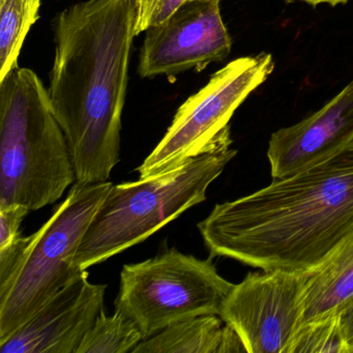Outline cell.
<instances>
[{"instance_id": "obj_12", "label": "cell", "mask_w": 353, "mask_h": 353, "mask_svg": "<svg viewBox=\"0 0 353 353\" xmlns=\"http://www.w3.org/2000/svg\"><path fill=\"white\" fill-rule=\"evenodd\" d=\"M353 301V230L322 265L310 274L301 326L340 316Z\"/></svg>"}, {"instance_id": "obj_4", "label": "cell", "mask_w": 353, "mask_h": 353, "mask_svg": "<svg viewBox=\"0 0 353 353\" xmlns=\"http://www.w3.org/2000/svg\"><path fill=\"white\" fill-rule=\"evenodd\" d=\"M236 154L230 146L219 148L168 172L112 185L76 254L78 268L102 263L205 201L208 187Z\"/></svg>"}, {"instance_id": "obj_21", "label": "cell", "mask_w": 353, "mask_h": 353, "mask_svg": "<svg viewBox=\"0 0 353 353\" xmlns=\"http://www.w3.org/2000/svg\"><path fill=\"white\" fill-rule=\"evenodd\" d=\"M340 326L345 342L353 353V301L341 312Z\"/></svg>"}, {"instance_id": "obj_10", "label": "cell", "mask_w": 353, "mask_h": 353, "mask_svg": "<svg viewBox=\"0 0 353 353\" xmlns=\"http://www.w3.org/2000/svg\"><path fill=\"white\" fill-rule=\"evenodd\" d=\"M106 287L90 283L83 270L30 321L0 343V352L76 353L104 307Z\"/></svg>"}, {"instance_id": "obj_8", "label": "cell", "mask_w": 353, "mask_h": 353, "mask_svg": "<svg viewBox=\"0 0 353 353\" xmlns=\"http://www.w3.org/2000/svg\"><path fill=\"white\" fill-rule=\"evenodd\" d=\"M311 272H250L232 287L219 316L234 328L247 353H291Z\"/></svg>"}, {"instance_id": "obj_17", "label": "cell", "mask_w": 353, "mask_h": 353, "mask_svg": "<svg viewBox=\"0 0 353 353\" xmlns=\"http://www.w3.org/2000/svg\"><path fill=\"white\" fill-rule=\"evenodd\" d=\"M185 0H138L135 34L168 18Z\"/></svg>"}, {"instance_id": "obj_1", "label": "cell", "mask_w": 353, "mask_h": 353, "mask_svg": "<svg viewBox=\"0 0 353 353\" xmlns=\"http://www.w3.org/2000/svg\"><path fill=\"white\" fill-rule=\"evenodd\" d=\"M212 256L311 272L353 230V142L336 156L233 201L198 224Z\"/></svg>"}, {"instance_id": "obj_15", "label": "cell", "mask_w": 353, "mask_h": 353, "mask_svg": "<svg viewBox=\"0 0 353 353\" xmlns=\"http://www.w3.org/2000/svg\"><path fill=\"white\" fill-rule=\"evenodd\" d=\"M143 340L138 326L127 316L119 311L108 316L102 310L76 353H132Z\"/></svg>"}, {"instance_id": "obj_5", "label": "cell", "mask_w": 353, "mask_h": 353, "mask_svg": "<svg viewBox=\"0 0 353 353\" xmlns=\"http://www.w3.org/2000/svg\"><path fill=\"white\" fill-rule=\"evenodd\" d=\"M112 183L73 185L67 199L32 235L21 259L0 284V343L30 321L83 270L76 254Z\"/></svg>"}, {"instance_id": "obj_3", "label": "cell", "mask_w": 353, "mask_h": 353, "mask_svg": "<svg viewBox=\"0 0 353 353\" xmlns=\"http://www.w3.org/2000/svg\"><path fill=\"white\" fill-rule=\"evenodd\" d=\"M76 173L48 88L28 68L0 81V206L55 203Z\"/></svg>"}, {"instance_id": "obj_11", "label": "cell", "mask_w": 353, "mask_h": 353, "mask_svg": "<svg viewBox=\"0 0 353 353\" xmlns=\"http://www.w3.org/2000/svg\"><path fill=\"white\" fill-rule=\"evenodd\" d=\"M353 142V81L307 119L270 136L268 159L272 179L320 164Z\"/></svg>"}, {"instance_id": "obj_9", "label": "cell", "mask_w": 353, "mask_h": 353, "mask_svg": "<svg viewBox=\"0 0 353 353\" xmlns=\"http://www.w3.org/2000/svg\"><path fill=\"white\" fill-rule=\"evenodd\" d=\"M220 3L221 0H185L168 18L148 28L140 49V77H171L227 59L232 40Z\"/></svg>"}, {"instance_id": "obj_20", "label": "cell", "mask_w": 353, "mask_h": 353, "mask_svg": "<svg viewBox=\"0 0 353 353\" xmlns=\"http://www.w3.org/2000/svg\"><path fill=\"white\" fill-rule=\"evenodd\" d=\"M247 352L245 345L234 328L225 323L219 353Z\"/></svg>"}, {"instance_id": "obj_7", "label": "cell", "mask_w": 353, "mask_h": 353, "mask_svg": "<svg viewBox=\"0 0 353 353\" xmlns=\"http://www.w3.org/2000/svg\"><path fill=\"white\" fill-rule=\"evenodd\" d=\"M272 54L239 57L219 70L179 107L160 143L137 168L140 179L176 169L192 159L232 143L229 121L274 71Z\"/></svg>"}, {"instance_id": "obj_6", "label": "cell", "mask_w": 353, "mask_h": 353, "mask_svg": "<svg viewBox=\"0 0 353 353\" xmlns=\"http://www.w3.org/2000/svg\"><path fill=\"white\" fill-rule=\"evenodd\" d=\"M233 286L220 276L212 258L198 259L173 248L123 265L115 311L131 319L145 340L176 322L219 315Z\"/></svg>"}, {"instance_id": "obj_16", "label": "cell", "mask_w": 353, "mask_h": 353, "mask_svg": "<svg viewBox=\"0 0 353 353\" xmlns=\"http://www.w3.org/2000/svg\"><path fill=\"white\" fill-rule=\"evenodd\" d=\"M291 353H351L341 330L340 316L301 326Z\"/></svg>"}, {"instance_id": "obj_13", "label": "cell", "mask_w": 353, "mask_h": 353, "mask_svg": "<svg viewBox=\"0 0 353 353\" xmlns=\"http://www.w3.org/2000/svg\"><path fill=\"white\" fill-rule=\"evenodd\" d=\"M223 323L219 315L189 318L142 341L132 353H219Z\"/></svg>"}, {"instance_id": "obj_22", "label": "cell", "mask_w": 353, "mask_h": 353, "mask_svg": "<svg viewBox=\"0 0 353 353\" xmlns=\"http://www.w3.org/2000/svg\"><path fill=\"white\" fill-rule=\"evenodd\" d=\"M299 1H303L307 5L314 6V7L319 5H330L334 7V6L341 5V3H346L348 0H299Z\"/></svg>"}, {"instance_id": "obj_18", "label": "cell", "mask_w": 353, "mask_h": 353, "mask_svg": "<svg viewBox=\"0 0 353 353\" xmlns=\"http://www.w3.org/2000/svg\"><path fill=\"white\" fill-rule=\"evenodd\" d=\"M28 210L21 204L0 206V249L11 245L20 236V226Z\"/></svg>"}, {"instance_id": "obj_2", "label": "cell", "mask_w": 353, "mask_h": 353, "mask_svg": "<svg viewBox=\"0 0 353 353\" xmlns=\"http://www.w3.org/2000/svg\"><path fill=\"white\" fill-rule=\"evenodd\" d=\"M138 0H84L53 19L48 92L76 183L108 181L119 162L121 117Z\"/></svg>"}, {"instance_id": "obj_14", "label": "cell", "mask_w": 353, "mask_h": 353, "mask_svg": "<svg viewBox=\"0 0 353 353\" xmlns=\"http://www.w3.org/2000/svg\"><path fill=\"white\" fill-rule=\"evenodd\" d=\"M42 0H0V81L19 67L18 59Z\"/></svg>"}, {"instance_id": "obj_19", "label": "cell", "mask_w": 353, "mask_h": 353, "mask_svg": "<svg viewBox=\"0 0 353 353\" xmlns=\"http://www.w3.org/2000/svg\"><path fill=\"white\" fill-rule=\"evenodd\" d=\"M30 239L32 235L28 237L20 235L11 245L0 249V284H3L11 276L12 272L30 245Z\"/></svg>"}]
</instances>
